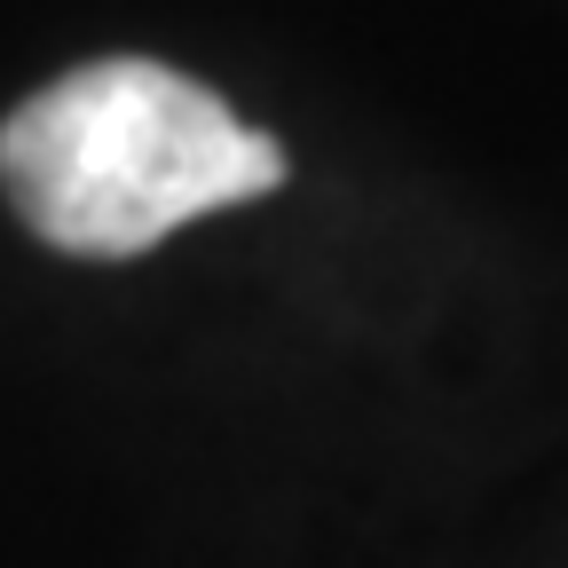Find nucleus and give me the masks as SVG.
<instances>
[{"instance_id":"nucleus-1","label":"nucleus","mask_w":568,"mask_h":568,"mask_svg":"<svg viewBox=\"0 0 568 568\" xmlns=\"http://www.w3.org/2000/svg\"><path fill=\"white\" fill-rule=\"evenodd\" d=\"M276 182V142L151 55L80 63L0 119V190L55 253L80 261L151 253L182 222L268 197Z\"/></svg>"}]
</instances>
